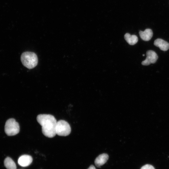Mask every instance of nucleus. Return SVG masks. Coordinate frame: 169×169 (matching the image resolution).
<instances>
[{"instance_id":"10","label":"nucleus","mask_w":169,"mask_h":169,"mask_svg":"<svg viewBox=\"0 0 169 169\" xmlns=\"http://www.w3.org/2000/svg\"><path fill=\"white\" fill-rule=\"evenodd\" d=\"M124 38L126 41L130 45L136 44L138 41V38L135 35H131L128 33L125 34Z\"/></svg>"},{"instance_id":"8","label":"nucleus","mask_w":169,"mask_h":169,"mask_svg":"<svg viewBox=\"0 0 169 169\" xmlns=\"http://www.w3.org/2000/svg\"><path fill=\"white\" fill-rule=\"evenodd\" d=\"M109 159L108 155L106 153H103L99 155L95 160V164L98 167L104 164Z\"/></svg>"},{"instance_id":"3","label":"nucleus","mask_w":169,"mask_h":169,"mask_svg":"<svg viewBox=\"0 0 169 169\" xmlns=\"http://www.w3.org/2000/svg\"><path fill=\"white\" fill-rule=\"evenodd\" d=\"M5 132L8 136H13L18 134L19 132V125L14 119H8L6 122Z\"/></svg>"},{"instance_id":"11","label":"nucleus","mask_w":169,"mask_h":169,"mask_svg":"<svg viewBox=\"0 0 169 169\" xmlns=\"http://www.w3.org/2000/svg\"><path fill=\"white\" fill-rule=\"evenodd\" d=\"M4 166L7 169H16V165L13 160L10 157H7L4 160Z\"/></svg>"},{"instance_id":"12","label":"nucleus","mask_w":169,"mask_h":169,"mask_svg":"<svg viewBox=\"0 0 169 169\" xmlns=\"http://www.w3.org/2000/svg\"><path fill=\"white\" fill-rule=\"evenodd\" d=\"M141 169H155L152 165L150 164H146L143 166Z\"/></svg>"},{"instance_id":"7","label":"nucleus","mask_w":169,"mask_h":169,"mask_svg":"<svg viewBox=\"0 0 169 169\" xmlns=\"http://www.w3.org/2000/svg\"><path fill=\"white\" fill-rule=\"evenodd\" d=\"M154 44L163 51H166L169 49V43L161 38H158L156 39Z\"/></svg>"},{"instance_id":"4","label":"nucleus","mask_w":169,"mask_h":169,"mask_svg":"<svg viewBox=\"0 0 169 169\" xmlns=\"http://www.w3.org/2000/svg\"><path fill=\"white\" fill-rule=\"evenodd\" d=\"M71 131L70 126L67 121L63 120L57 121L56 128V134L61 136H66L70 134Z\"/></svg>"},{"instance_id":"1","label":"nucleus","mask_w":169,"mask_h":169,"mask_svg":"<svg viewBox=\"0 0 169 169\" xmlns=\"http://www.w3.org/2000/svg\"><path fill=\"white\" fill-rule=\"evenodd\" d=\"M37 120L42 126V133L45 136L52 138L56 135L57 121L54 116L50 114H40L37 116Z\"/></svg>"},{"instance_id":"2","label":"nucleus","mask_w":169,"mask_h":169,"mask_svg":"<svg viewBox=\"0 0 169 169\" xmlns=\"http://www.w3.org/2000/svg\"><path fill=\"white\" fill-rule=\"evenodd\" d=\"M21 61L23 65L29 69L36 67L38 63V58L34 53L25 52L23 53L21 56Z\"/></svg>"},{"instance_id":"9","label":"nucleus","mask_w":169,"mask_h":169,"mask_svg":"<svg viewBox=\"0 0 169 169\" xmlns=\"http://www.w3.org/2000/svg\"><path fill=\"white\" fill-rule=\"evenodd\" d=\"M139 34L141 38L144 41H148L152 38L153 33L152 30L150 28L146 29L144 31H140Z\"/></svg>"},{"instance_id":"13","label":"nucleus","mask_w":169,"mask_h":169,"mask_svg":"<svg viewBox=\"0 0 169 169\" xmlns=\"http://www.w3.org/2000/svg\"><path fill=\"white\" fill-rule=\"evenodd\" d=\"M87 169H96L93 165H90Z\"/></svg>"},{"instance_id":"14","label":"nucleus","mask_w":169,"mask_h":169,"mask_svg":"<svg viewBox=\"0 0 169 169\" xmlns=\"http://www.w3.org/2000/svg\"><path fill=\"white\" fill-rule=\"evenodd\" d=\"M145 56V55L144 54H143V56Z\"/></svg>"},{"instance_id":"6","label":"nucleus","mask_w":169,"mask_h":169,"mask_svg":"<svg viewBox=\"0 0 169 169\" xmlns=\"http://www.w3.org/2000/svg\"><path fill=\"white\" fill-rule=\"evenodd\" d=\"M33 161L32 157L28 155H23L21 156L18 160V164L22 167L29 166Z\"/></svg>"},{"instance_id":"5","label":"nucleus","mask_w":169,"mask_h":169,"mask_svg":"<svg viewBox=\"0 0 169 169\" xmlns=\"http://www.w3.org/2000/svg\"><path fill=\"white\" fill-rule=\"evenodd\" d=\"M146 59L141 62L142 65H148L151 64H154L156 62L158 59V56L156 53L152 50H149L146 52Z\"/></svg>"}]
</instances>
